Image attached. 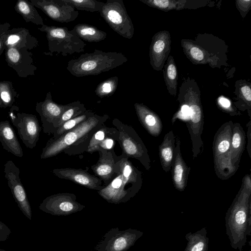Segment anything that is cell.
Masks as SVG:
<instances>
[{
	"instance_id": "7c38bea8",
	"label": "cell",
	"mask_w": 251,
	"mask_h": 251,
	"mask_svg": "<svg viewBox=\"0 0 251 251\" xmlns=\"http://www.w3.org/2000/svg\"><path fill=\"white\" fill-rule=\"evenodd\" d=\"M4 177L7 180L8 187L19 208L24 215L31 220V207L27 196L20 178V169L12 160L4 165Z\"/></svg>"
},
{
	"instance_id": "5bb4252c",
	"label": "cell",
	"mask_w": 251,
	"mask_h": 251,
	"mask_svg": "<svg viewBox=\"0 0 251 251\" xmlns=\"http://www.w3.org/2000/svg\"><path fill=\"white\" fill-rule=\"evenodd\" d=\"M30 2L51 20L59 23L74 21L79 14L73 5L64 0H31Z\"/></svg>"
},
{
	"instance_id": "2e32d148",
	"label": "cell",
	"mask_w": 251,
	"mask_h": 251,
	"mask_svg": "<svg viewBox=\"0 0 251 251\" xmlns=\"http://www.w3.org/2000/svg\"><path fill=\"white\" fill-rule=\"evenodd\" d=\"M69 106V103L62 105L55 102L50 92L47 93L44 101L36 103L35 110L41 117L44 133L52 134L53 126Z\"/></svg>"
},
{
	"instance_id": "44dd1931",
	"label": "cell",
	"mask_w": 251,
	"mask_h": 251,
	"mask_svg": "<svg viewBox=\"0 0 251 251\" xmlns=\"http://www.w3.org/2000/svg\"><path fill=\"white\" fill-rule=\"evenodd\" d=\"M38 41L29 33L28 29L25 27H14L9 29L5 42V49L15 48H26L28 50L36 48Z\"/></svg>"
},
{
	"instance_id": "60d3db41",
	"label": "cell",
	"mask_w": 251,
	"mask_h": 251,
	"mask_svg": "<svg viewBox=\"0 0 251 251\" xmlns=\"http://www.w3.org/2000/svg\"><path fill=\"white\" fill-rule=\"evenodd\" d=\"M11 233V231L9 227L0 221V242L7 240Z\"/></svg>"
},
{
	"instance_id": "7bdbcfd3",
	"label": "cell",
	"mask_w": 251,
	"mask_h": 251,
	"mask_svg": "<svg viewBox=\"0 0 251 251\" xmlns=\"http://www.w3.org/2000/svg\"><path fill=\"white\" fill-rule=\"evenodd\" d=\"M0 108H4L2 102L1 101L0 96Z\"/></svg>"
},
{
	"instance_id": "603a6c76",
	"label": "cell",
	"mask_w": 251,
	"mask_h": 251,
	"mask_svg": "<svg viewBox=\"0 0 251 251\" xmlns=\"http://www.w3.org/2000/svg\"><path fill=\"white\" fill-rule=\"evenodd\" d=\"M0 142L3 148L16 156L21 157L23 151L15 132L7 120L0 122Z\"/></svg>"
},
{
	"instance_id": "8992f818",
	"label": "cell",
	"mask_w": 251,
	"mask_h": 251,
	"mask_svg": "<svg viewBox=\"0 0 251 251\" xmlns=\"http://www.w3.org/2000/svg\"><path fill=\"white\" fill-rule=\"evenodd\" d=\"M38 30L46 33L48 48L51 53L61 54L63 56L84 51L86 44L72 29L66 27L44 25Z\"/></svg>"
},
{
	"instance_id": "e0dca14e",
	"label": "cell",
	"mask_w": 251,
	"mask_h": 251,
	"mask_svg": "<svg viewBox=\"0 0 251 251\" xmlns=\"http://www.w3.org/2000/svg\"><path fill=\"white\" fill-rule=\"evenodd\" d=\"M171 36L168 31H159L152 37L149 56L151 65L154 70L160 71L164 66L171 51Z\"/></svg>"
},
{
	"instance_id": "83f0119b",
	"label": "cell",
	"mask_w": 251,
	"mask_h": 251,
	"mask_svg": "<svg viewBox=\"0 0 251 251\" xmlns=\"http://www.w3.org/2000/svg\"><path fill=\"white\" fill-rule=\"evenodd\" d=\"M83 41L97 43L104 40L107 36L105 31L86 24H78L72 29Z\"/></svg>"
},
{
	"instance_id": "9a60e30c",
	"label": "cell",
	"mask_w": 251,
	"mask_h": 251,
	"mask_svg": "<svg viewBox=\"0 0 251 251\" xmlns=\"http://www.w3.org/2000/svg\"><path fill=\"white\" fill-rule=\"evenodd\" d=\"M33 54L26 48L5 49V61L21 77L35 75L37 67L33 64Z\"/></svg>"
},
{
	"instance_id": "f546056e",
	"label": "cell",
	"mask_w": 251,
	"mask_h": 251,
	"mask_svg": "<svg viewBox=\"0 0 251 251\" xmlns=\"http://www.w3.org/2000/svg\"><path fill=\"white\" fill-rule=\"evenodd\" d=\"M14 9L26 23L31 22L41 26L44 25L43 18L38 13L36 7L30 1L18 0L16 3Z\"/></svg>"
},
{
	"instance_id": "484cf974",
	"label": "cell",
	"mask_w": 251,
	"mask_h": 251,
	"mask_svg": "<svg viewBox=\"0 0 251 251\" xmlns=\"http://www.w3.org/2000/svg\"><path fill=\"white\" fill-rule=\"evenodd\" d=\"M118 133V130L115 127H109L103 124L100 128L92 134L85 151L90 153L98 152L100 146L106 139L116 136Z\"/></svg>"
},
{
	"instance_id": "ac0fdd59",
	"label": "cell",
	"mask_w": 251,
	"mask_h": 251,
	"mask_svg": "<svg viewBox=\"0 0 251 251\" xmlns=\"http://www.w3.org/2000/svg\"><path fill=\"white\" fill-rule=\"evenodd\" d=\"M99 158L96 164L91 166L94 175L104 182V186L110 183L116 176V164L119 156L116 155L113 150L100 149Z\"/></svg>"
},
{
	"instance_id": "e575fe53",
	"label": "cell",
	"mask_w": 251,
	"mask_h": 251,
	"mask_svg": "<svg viewBox=\"0 0 251 251\" xmlns=\"http://www.w3.org/2000/svg\"><path fill=\"white\" fill-rule=\"evenodd\" d=\"M146 5L161 10L168 11L171 10H180L184 8L186 0H140Z\"/></svg>"
},
{
	"instance_id": "ab89813d",
	"label": "cell",
	"mask_w": 251,
	"mask_h": 251,
	"mask_svg": "<svg viewBox=\"0 0 251 251\" xmlns=\"http://www.w3.org/2000/svg\"><path fill=\"white\" fill-rule=\"evenodd\" d=\"M236 5L242 17L244 18L251 9V0H236Z\"/></svg>"
},
{
	"instance_id": "8d00e7d4",
	"label": "cell",
	"mask_w": 251,
	"mask_h": 251,
	"mask_svg": "<svg viewBox=\"0 0 251 251\" xmlns=\"http://www.w3.org/2000/svg\"><path fill=\"white\" fill-rule=\"evenodd\" d=\"M75 8L90 12H97L101 10L104 3L96 0H64Z\"/></svg>"
},
{
	"instance_id": "cb8c5ba5",
	"label": "cell",
	"mask_w": 251,
	"mask_h": 251,
	"mask_svg": "<svg viewBox=\"0 0 251 251\" xmlns=\"http://www.w3.org/2000/svg\"><path fill=\"white\" fill-rule=\"evenodd\" d=\"M246 144L245 131L238 123H233L232 127L230 158L232 165L236 171L240 166L241 157L244 151Z\"/></svg>"
},
{
	"instance_id": "7a4b0ae2",
	"label": "cell",
	"mask_w": 251,
	"mask_h": 251,
	"mask_svg": "<svg viewBox=\"0 0 251 251\" xmlns=\"http://www.w3.org/2000/svg\"><path fill=\"white\" fill-rule=\"evenodd\" d=\"M116 176L107 185L98 191L107 202L119 204L134 197L141 188L142 173L122 154L116 164Z\"/></svg>"
},
{
	"instance_id": "3957f363",
	"label": "cell",
	"mask_w": 251,
	"mask_h": 251,
	"mask_svg": "<svg viewBox=\"0 0 251 251\" xmlns=\"http://www.w3.org/2000/svg\"><path fill=\"white\" fill-rule=\"evenodd\" d=\"M127 60L121 52L95 50L70 60L67 69L76 77L98 75L124 64Z\"/></svg>"
},
{
	"instance_id": "d4e9b609",
	"label": "cell",
	"mask_w": 251,
	"mask_h": 251,
	"mask_svg": "<svg viewBox=\"0 0 251 251\" xmlns=\"http://www.w3.org/2000/svg\"><path fill=\"white\" fill-rule=\"evenodd\" d=\"M176 138L173 130L168 132L164 137L159 146V156L163 170L165 172L171 171L174 159Z\"/></svg>"
},
{
	"instance_id": "ba28073f",
	"label": "cell",
	"mask_w": 251,
	"mask_h": 251,
	"mask_svg": "<svg viewBox=\"0 0 251 251\" xmlns=\"http://www.w3.org/2000/svg\"><path fill=\"white\" fill-rule=\"evenodd\" d=\"M112 124L118 130V142L122 150V154L127 158H132L140 161L147 170L151 168V159L148 151L134 129L115 118Z\"/></svg>"
},
{
	"instance_id": "9c48e42d",
	"label": "cell",
	"mask_w": 251,
	"mask_h": 251,
	"mask_svg": "<svg viewBox=\"0 0 251 251\" xmlns=\"http://www.w3.org/2000/svg\"><path fill=\"white\" fill-rule=\"evenodd\" d=\"M100 13L111 29L123 37L130 39L134 28L123 0H107Z\"/></svg>"
},
{
	"instance_id": "f6af8a7d",
	"label": "cell",
	"mask_w": 251,
	"mask_h": 251,
	"mask_svg": "<svg viewBox=\"0 0 251 251\" xmlns=\"http://www.w3.org/2000/svg\"><path fill=\"white\" fill-rule=\"evenodd\" d=\"M249 251H251V250H250Z\"/></svg>"
},
{
	"instance_id": "d590c367",
	"label": "cell",
	"mask_w": 251,
	"mask_h": 251,
	"mask_svg": "<svg viewBox=\"0 0 251 251\" xmlns=\"http://www.w3.org/2000/svg\"><path fill=\"white\" fill-rule=\"evenodd\" d=\"M118 83V76L108 78L98 84L95 92L100 98L111 96L116 92Z\"/></svg>"
},
{
	"instance_id": "52a82bcc",
	"label": "cell",
	"mask_w": 251,
	"mask_h": 251,
	"mask_svg": "<svg viewBox=\"0 0 251 251\" xmlns=\"http://www.w3.org/2000/svg\"><path fill=\"white\" fill-rule=\"evenodd\" d=\"M184 103L189 109L186 126L190 135L194 158H197L203 150L201 134L204 125L203 113L200 94L190 87L184 96Z\"/></svg>"
},
{
	"instance_id": "b9f144b4",
	"label": "cell",
	"mask_w": 251,
	"mask_h": 251,
	"mask_svg": "<svg viewBox=\"0 0 251 251\" xmlns=\"http://www.w3.org/2000/svg\"><path fill=\"white\" fill-rule=\"evenodd\" d=\"M247 127V151L249 156L251 158V119L246 125Z\"/></svg>"
},
{
	"instance_id": "ee69618b",
	"label": "cell",
	"mask_w": 251,
	"mask_h": 251,
	"mask_svg": "<svg viewBox=\"0 0 251 251\" xmlns=\"http://www.w3.org/2000/svg\"><path fill=\"white\" fill-rule=\"evenodd\" d=\"M0 251H5V250H2V249H0Z\"/></svg>"
},
{
	"instance_id": "4fadbf2b",
	"label": "cell",
	"mask_w": 251,
	"mask_h": 251,
	"mask_svg": "<svg viewBox=\"0 0 251 251\" xmlns=\"http://www.w3.org/2000/svg\"><path fill=\"white\" fill-rule=\"evenodd\" d=\"M11 122L17 128L18 133L26 148L33 149L39 140L41 127L36 115L17 113L10 114Z\"/></svg>"
},
{
	"instance_id": "277c9868",
	"label": "cell",
	"mask_w": 251,
	"mask_h": 251,
	"mask_svg": "<svg viewBox=\"0 0 251 251\" xmlns=\"http://www.w3.org/2000/svg\"><path fill=\"white\" fill-rule=\"evenodd\" d=\"M109 119L107 114H95L59 138H50L42 150L40 157L46 159L63 152L68 148L80 143L87 135L100 128Z\"/></svg>"
},
{
	"instance_id": "836d02e7",
	"label": "cell",
	"mask_w": 251,
	"mask_h": 251,
	"mask_svg": "<svg viewBox=\"0 0 251 251\" xmlns=\"http://www.w3.org/2000/svg\"><path fill=\"white\" fill-rule=\"evenodd\" d=\"M19 94L10 81H0V96L4 108L12 107Z\"/></svg>"
},
{
	"instance_id": "f35d334b",
	"label": "cell",
	"mask_w": 251,
	"mask_h": 251,
	"mask_svg": "<svg viewBox=\"0 0 251 251\" xmlns=\"http://www.w3.org/2000/svg\"><path fill=\"white\" fill-rule=\"evenodd\" d=\"M11 25L8 23H0V56L5 50V42L7 32Z\"/></svg>"
},
{
	"instance_id": "30bf717a",
	"label": "cell",
	"mask_w": 251,
	"mask_h": 251,
	"mask_svg": "<svg viewBox=\"0 0 251 251\" xmlns=\"http://www.w3.org/2000/svg\"><path fill=\"white\" fill-rule=\"evenodd\" d=\"M143 235L139 230L129 228L120 230L111 228L95 247L96 251H126Z\"/></svg>"
},
{
	"instance_id": "f1b7e54d",
	"label": "cell",
	"mask_w": 251,
	"mask_h": 251,
	"mask_svg": "<svg viewBox=\"0 0 251 251\" xmlns=\"http://www.w3.org/2000/svg\"><path fill=\"white\" fill-rule=\"evenodd\" d=\"M181 46L184 52L193 63L203 64L210 62L204 50L193 41L182 40Z\"/></svg>"
},
{
	"instance_id": "6da1fadb",
	"label": "cell",
	"mask_w": 251,
	"mask_h": 251,
	"mask_svg": "<svg viewBox=\"0 0 251 251\" xmlns=\"http://www.w3.org/2000/svg\"><path fill=\"white\" fill-rule=\"evenodd\" d=\"M226 233L231 247L242 251L251 235V178L249 174L242 179L241 186L226 211Z\"/></svg>"
},
{
	"instance_id": "ffe728a7",
	"label": "cell",
	"mask_w": 251,
	"mask_h": 251,
	"mask_svg": "<svg viewBox=\"0 0 251 251\" xmlns=\"http://www.w3.org/2000/svg\"><path fill=\"white\" fill-rule=\"evenodd\" d=\"M176 138V145L171 169L172 178L175 188L179 191H183L187 186L191 167L186 165L182 158L179 138Z\"/></svg>"
},
{
	"instance_id": "4316f807",
	"label": "cell",
	"mask_w": 251,
	"mask_h": 251,
	"mask_svg": "<svg viewBox=\"0 0 251 251\" xmlns=\"http://www.w3.org/2000/svg\"><path fill=\"white\" fill-rule=\"evenodd\" d=\"M207 233L206 228L204 227L195 232L186 234L185 237L187 243L183 251H208L209 238Z\"/></svg>"
},
{
	"instance_id": "1f68e13d",
	"label": "cell",
	"mask_w": 251,
	"mask_h": 251,
	"mask_svg": "<svg viewBox=\"0 0 251 251\" xmlns=\"http://www.w3.org/2000/svg\"><path fill=\"white\" fill-rule=\"evenodd\" d=\"M86 110L84 104L78 100L70 103L69 107L63 113L53 126L52 134L65 122L82 114Z\"/></svg>"
},
{
	"instance_id": "8fae6325",
	"label": "cell",
	"mask_w": 251,
	"mask_h": 251,
	"mask_svg": "<svg viewBox=\"0 0 251 251\" xmlns=\"http://www.w3.org/2000/svg\"><path fill=\"white\" fill-rule=\"evenodd\" d=\"M85 206L76 201L74 194L62 193L52 195L45 198L39 208L53 216H67L81 211Z\"/></svg>"
},
{
	"instance_id": "d6a6232c",
	"label": "cell",
	"mask_w": 251,
	"mask_h": 251,
	"mask_svg": "<svg viewBox=\"0 0 251 251\" xmlns=\"http://www.w3.org/2000/svg\"><path fill=\"white\" fill-rule=\"evenodd\" d=\"M95 114L91 110H86L82 114L71 119L63 124L53 133V136L51 138L55 139L59 138L62 135L86 121L91 116H93Z\"/></svg>"
},
{
	"instance_id": "4dcf8cb0",
	"label": "cell",
	"mask_w": 251,
	"mask_h": 251,
	"mask_svg": "<svg viewBox=\"0 0 251 251\" xmlns=\"http://www.w3.org/2000/svg\"><path fill=\"white\" fill-rule=\"evenodd\" d=\"M164 77L168 92L176 96L177 92L178 74L173 56H169L165 65Z\"/></svg>"
},
{
	"instance_id": "d6986e66",
	"label": "cell",
	"mask_w": 251,
	"mask_h": 251,
	"mask_svg": "<svg viewBox=\"0 0 251 251\" xmlns=\"http://www.w3.org/2000/svg\"><path fill=\"white\" fill-rule=\"evenodd\" d=\"M52 172L60 178L70 180L91 190L99 191L104 187L99 178L94 175H91L86 170L67 168L54 169Z\"/></svg>"
},
{
	"instance_id": "74e56055",
	"label": "cell",
	"mask_w": 251,
	"mask_h": 251,
	"mask_svg": "<svg viewBox=\"0 0 251 251\" xmlns=\"http://www.w3.org/2000/svg\"><path fill=\"white\" fill-rule=\"evenodd\" d=\"M217 104L219 108L230 116H234L241 115V113L237 110L235 107L232 105L231 101L223 96L218 98Z\"/></svg>"
},
{
	"instance_id": "5b68a950",
	"label": "cell",
	"mask_w": 251,
	"mask_h": 251,
	"mask_svg": "<svg viewBox=\"0 0 251 251\" xmlns=\"http://www.w3.org/2000/svg\"><path fill=\"white\" fill-rule=\"evenodd\" d=\"M233 123L223 124L216 132L212 144L214 170L222 180L229 178L236 173L230 158L231 140Z\"/></svg>"
},
{
	"instance_id": "7402d4cb",
	"label": "cell",
	"mask_w": 251,
	"mask_h": 251,
	"mask_svg": "<svg viewBox=\"0 0 251 251\" xmlns=\"http://www.w3.org/2000/svg\"><path fill=\"white\" fill-rule=\"evenodd\" d=\"M134 105L142 125L150 135L158 136L162 130V123L159 116L143 103L136 102Z\"/></svg>"
}]
</instances>
